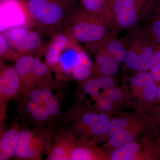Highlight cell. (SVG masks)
<instances>
[{
  "label": "cell",
  "instance_id": "cell-1",
  "mask_svg": "<svg viewBox=\"0 0 160 160\" xmlns=\"http://www.w3.org/2000/svg\"><path fill=\"white\" fill-rule=\"evenodd\" d=\"M65 124L72 122L67 130L75 137L92 138L96 142L108 139L111 119L108 113L87 109L76 104L67 109L60 118Z\"/></svg>",
  "mask_w": 160,
  "mask_h": 160
},
{
  "label": "cell",
  "instance_id": "cell-2",
  "mask_svg": "<svg viewBox=\"0 0 160 160\" xmlns=\"http://www.w3.org/2000/svg\"><path fill=\"white\" fill-rule=\"evenodd\" d=\"M56 125L53 123L46 128L28 126L22 128L13 158L19 160H41L48 155L53 142Z\"/></svg>",
  "mask_w": 160,
  "mask_h": 160
},
{
  "label": "cell",
  "instance_id": "cell-3",
  "mask_svg": "<svg viewBox=\"0 0 160 160\" xmlns=\"http://www.w3.org/2000/svg\"><path fill=\"white\" fill-rule=\"evenodd\" d=\"M29 22L43 32H53L67 20L68 9L58 0H23Z\"/></svg>",
  "mask_w": 160,
  "mask_h": 160
},
{
  "label": "cell",
  "instance_id": "cell-4",
  "mask_svg": "<svg viewBox=\"0 0 160 160\" xmlns=\"http://www.w3.org/2000/svg\"><path fill=\"white\" fill-rule=\"evenodd\" d=\"M76 15L67 21L66 30L76 42L93 45L106 37V27L100 17L83 13Z\"/></svg>",
  "mask_w": 160,
  "mask_h": 160
},
{
  "label": "cell",
  "instance_id": "cell-5",
  "mask_svg": "<svg viewBox=\"0 0 160 160\" xmlns=\"http://www.w3.org/2000/svg\"><path fill=\"white\" fill-rule=\"evenodd\" d=\"M14 66L21 80L22 96L39 83L52 78L53 70L35 56L21 55L15 62Z\"/></svg>",
  "mask_w": 160,
  "mask_h": 160
},
{
  "label": "cell",
  "instance_id": "cell-6",
  "mask_svg": "<svg viewBox=\"0 0 160 160\" xmlns=\"http://www.w3.org/2000/svg\"><path fill=\"white\" fill-rule=\"evenodd\" d=\"M145 116L131 115L127 126L118 133L108 138L106 146L112 149L144 137L158 136L160 131L154 120L152 117Z\"/></svg>",
  "mask_w": 160,
  "mask_h": 160
},
{
  "label": "cell",
  "instance_id": "cell-7",
  "mask_svg": "<svg viewBox=\"0 0 160 160\" xmlns=\"http://www.w3.org/2000/svg\"><path fill=\"white\" fill-rule=\"evenodd\" d=\"M108 153V160H160V141L151 136L125 144Z\"/></svg>",
  "mask_w": 160,
  "mask_h": 160
},
{
  "label": "cell",
  "instance_id": "cell-8",
  "mask_svg": "<svg viewBox=\"0 0 160 160\" xmlns=\"http://www.w3.org/2000/svg\"><path fill=\"white\" fill-rule=\"evenodd\" d=\"M21 80L14 66L0 62V129H6L7 106L10 101L18 100L21 95Z\"/></svg>",
  "mask_w": 160,
  "mask_h": 160
},
{
  "label": "cell",
  "instance_id": "cell-9",
  "mask_svg": "<svg viewBox=\"0 0 160 160\" xmlns=\"http://www.w3.org/2000/svg\"><path fill=\"white\" fill-rule=\"evenodd\" d=\"M153 0H109L104 13L112 14L118 26L129 29L138 22L143 9H147Z\"/></svg>",
  "mask_w": 160,
  "mask_h": 160
},
{
  "label": "cell",
  "instance_id": "cell-10",
  "mask_svg": "<svg viewBox=\"0 0 160 160\" xmlns=\"http://www.w3.org/2000/svg\"><path fill=\"white\" fill-rule=\"evenodd\" d=\"M132 94L140 102L152 109L157 98L158 85L149 72H139L129 79Z\"/></svg>",
  "mask_w": 160,
  "mask_h": 160
},
{
  "label": "cell",
  "instance_id": "cell-11",
  "mask_svg": "<svg viewBox=\"0 0 160 160\" xmlns=\"http://www.w3.org/2000/svg\"><path fill=\"white\" fill-rule=\"evenodd\" d=\"M108 160L107 152L98 147L97 142L71 134L69 160Z\"/></svg>",
  "mask_w": 160,
  "mask_h": 160
},
{
  "label": "cell",
  "instance_id": "cell-12",
  "mask_svg": "<svg viewBox=\"0 0 160 160\" xmlns=\"http://www.w3.org/2000/svg\"><path fill=\"white\" fill-rule=\"evenodd\" d=\"M1 31L29 22L24 1L1 0Z\"/></svg>",
  "mask_w": 160,
  "mask_h": 160
},
{
  "label": "cell",
  "instance_id": "cell-13",
  "mask_svg": "<svg viewBox=\"0 0 160 160\" xmlns=\"http://www.w3.org/2000/svg\"><path fill=\"white\" fill-rule=\"evenodd\" d=\"M73 41L74 40L66 30L56 32L46 46L44 62L54 70L57 66L63 50Z\"/></svg>",
  "mask_w": 160,
  "mask_h": 160
},
{
  "label": "cell",
  "instance_id": "cell-14",
  "mask_svg": "<svg viewBox=\"0 0 160 160\" xmlns=\"http://www.w3.org/2000/svg\"><path fill=\"white\" fill-rule=\"evenodd\" d=\"M18 115L9 128L0 134V160H8L14 157L22 128Z\"/></svg>",
  "mask_w": 160,
  "mask_h": 160
},
{
  "label": "cell",
  "instance_id": "cell-15",
  "mask_svg": "<svg viewBox=\"0 0 160 160\" xmlns=\"http://www.w3.org/2000/svg\"><path fill=\"white\" fill-rule=\"evenodd\" d=\"M82 49L74 40L63 50L57 66L54 69L56 72L58 80L66 76L71 75L74 67L80 63Z\"/></svg>",
  "mask_w": 160,
  "mask_h": 160
},
{
  "label": "cell",
  "instance_id": "cell-16",
  "mask_svg": "<svg viewBox=\"0 0 160 160\" xmlns=\"http://www.w3.org/2000/svg\"><path fill=\"white\" fill-rule=\"evenodd\" d=\"M46 47L41 33L29 29L19 42L12 47L20 55H31L40 58V55L44 53Z\"/></svg>",
  "mask_w": 160,
  "mask_h": 160
},
{
  "label": "cell",
  "instance_id": "cell-17",
  "mask_svg": "<svg viewBox=\"0 0 160 160\" xmlns=\"http://www.w3.org/2000/svg\"><path fill=\"white\" fill-rule=\"evenodd\" d=\"M71 134L65 130L55 131L51 150L46 160H69Z\"/></svg>",
  "mask_w": 160,
  "mask_h": 160
},
{
  "label": "cell",
  "instance_id": "cell-18",
  "mask_svg": "<svg viewBox=\"0 0 160 160\" xmlns=\"http://www.w3.org/2000/svg\"><path fill=\"white\" fill-rule=\"evenodd\" d=\"M147 12L149 19L146 34L155 48H160V0H153Z\"/></svg>",
  "mask_w": 160,
  "mask_h": 160
},
{
  "label": "cell",
  "instance_id": "cell-19",
  "mask_svg": "<svg viewBox=\"0 0 160 160\" xmlns=\"http://www.w3.org/2000/svg\"><path fill=\"white\" fill-rule=\"evenodd\" d=\"M138 55L137 66L136 71L139 72H149L150 63L155 46L148 38L146 43L144 42L135 43L132 47Z\"/></svg>",
  "mask_w": 160,
  "mask_h": 160
},
{
  "label": "cell",
  "instance_id": "cell-20",
  "mask_svg": "<svg viewBox=\"0 0 160 160\" xmlns=\"http://www.w3.org/2000/svg\"><path fill=\"white\" fill-rule=\"evenodd\" d=\"M17 101L18 115L22 119L24 126H27L30 116L40 106L37 103L32 102L25 96L21 97Z\"/></svg>",
  "mask_w": 160,
  "mask_h": 160
},
{
  "label": "cell",
  "instance_id": "cell-21",
  "mask_svg": "<svg viewBox=\"0 0 160 160\" xmlns=\"http://www.w3.org/2000/svg\"><path fill=\"white\" fill-rule=\"evenodd\" d=\"M53 123L54 122L47 109L45 107H40L30 116L27 126L31 124L35 127L46 128Z\"/></svg>",
  "mask_w": 160,
  "mask_h": 160
},
{
  "label": "cell",
  "instance_id": "cell-22",
  "mask_svg": "<svg viewBox=\"0 0 160 160\" xmlns=\"http://www.w3.org/2000/svg\"><path fill=\"white\" fill-rule=\"evenodd\" d=\"M20 55L14 50L7 42L4 35L0 34V59L1 61L15 62Z\"/></svg>",
  "mask_w": 160,
  "mask_h": 160
},
{
  "label": "cell",
  "instance_id": "cell-23",
  "mask_svg": "<svg viewBox=\"0 0 160 160\" xmlns=\"http://www.w3.org/2000/svg\"><path fill=\"white\" fill-rule=\"evenodd\" d=\"M83 11L87 14L100 17L104 14L106 5L99 0H81Z\"/></svg>",
  "mask_w": 160,
  "mask_h": 160
},
{
  "label": "cell",
  "instance_id": "cell-24",
  "mask_svg": "<svg viewBox=\"0 0 160 160\" xmlns=\"http://www.w3.org/2000/svg\"><path fill=\"white\" fill-rule=\"evenodd\" d=\"M130 116V115H122L111 119L108 132V138L125 129L129 122Z\"/></svg>",
  "mask_w": 160,
  "mask_h": 160
},
{
  "label": "cell",
  "instance_id": "cell-25",
  "mask_svg": "<svg viewBox=\"0 0 160 160\" xmlns=\"http://www.w3.org/2000/svg\"><path fill=\"white\" fill-rule=\"evenodd\" d=\"M82 82L83 91L86 94L90 95L93 99L101 96L100 91L102 89L98 78H92Z\"/></svg>",
  "mask_w": 160,
  "mask_h": 160
},
{
  "label": "cell",
  "instance_id": "cell-26",
  "mask_svg": "<svg viewBox=\"0 0 160 160\" xmlns=\"http://www.w3.org/2000/svg\"><path fill=\"white\" fill-rule=\"evenodd\" d=\"M149 72L158 85L160 84V48H155Z\"/></svg>",
  "mask_w": 160,
  "mask_h": 160
},
{
  "label": "cell",
  "instance_id": "cell-27",
  "mask_svg": "<svg viewBox=\"0 0 160 160\" xmlns=\"http://www.w3.org/2000/svg\"><path fill=\"white\" fill-rule=\"evenodd\" d=\"M92 69L79 64L74 67L72 72V78L78 82H84L92 78Z\"/></svg>",
  "mask_w": 160,
  "mask_h": 160
},
{
  "label": "cell",
  "instance_id": "cell-28",
  "mask_svg": "<svg viewBox=\"0 0 160 160\" xmlns=\"http://www.w3.org/2000/svg\"><path fill=\"white\" fill-rule=\"evenodd\" d=\"M117 62L112 58L102 66H99V70L102 75L112 76L116 74L119 70Z\"/></svg>",
  "mask_w": 160,
  "mask_h": 160
},
{
  "label": "cell",
  "instance_id": "cell-29",
  "mask_svg": "<svg viewBox=\"0 0 160 160\" xmlns=\"http://www.w3.org/2000/svg\"><path fill=\"white\" fill-rule=\"evenodd\" d=\"M94 100L96 102L97 109L98 111L108 113L113 108L114 103L107 97L103 96L96 98Z\"/></svg>",
  "mask_w": 160,
  "mask_h": 160
},
{
  "label": "cell",
  "instance_id": "cell-30",
  "mask_svg": "<svg viewBox=\"0 0 160 160\" xmlns=\"http://www.w3.org/2000/svg\"><path fill=\"white\" fill-rule=\"evenodd\" d=\"M98 79L102 90L103 91L102 94L114 87L115 84V81L111 76L102 75L99 77H98Z\"/></svg>",
  "mask_w": 160,
  "mask_h": 160
},
{
  "label": "cell",
  "instance_id": "cell-31",
  "mask_svg": "<svg viewBox=\"0 0 160 160\" xmlns=\"http://www.w3.org/2000/svg\"><path fill=\"white\" fill-rule=\"evenodd\" d=\"M103 96L107 97L114 103L120 102L122 98L123 92L119 88L113 87L106 92L102 93L101 96Z\"/></svg>",
  "mask_w": 160,
  "mask_h": 160
},
{
  "label": "cell",
  "instance_id": "cell-32",
  "mask_svg": "<svg viewBox=\"0 0 160 160\" xmlns=\"http://www.w3.org/2000/svg\"><path fill=\"white\" fill-rule=\"evenodd\" d=\"M124 48V44L122 41L119 40H112L107 45L106 52L112 57L115 53Z\"/></svg>",
  "mask_w": 160,
  "mask_h": 160
},
{
  "label": "cell",
  "instance_id": "cell-33",
  "mask_svg": "<svg viewBox=\"0 0 160 160\" xmlns=\"http://www.w3.org/2000/svg\"><path fill=\"white\" fill-rule=\"evenodd\" d=\"M80 64L90 69H93L94 67L91 58L86 52L84 51L82 49L81 50Z\"/></svg>",
  "mask_w": 160,
  "mask_h": 160
},
{
  "label": "cell",
  "instance_id": "cell-34",
  "mask_svg": "<svg viewBox=\"0 0 160 160\" xmlns=\"http://www.w3.org/2000/svg\"><path fill=\"white\" fill-rule=\"evenodd\" d=\"M150 111L152 112V117L158 126H159L160 128V105L153 107Z\"/></svg>",
  "mask_w": 160,
  "mask_h": 160
},
{
  "label": "cell",
  "instance_id": "cell-35",
  "mask_svg": "<svg viewBox=\"0 0 160 160\" xmlns=\"http://www.w3.org/2000/svg\"><path fill=\"white\" fill-rule=\"evenodd\" d=\"M127 49H125V48H123L120 51H118L116 53H115L112 57L118 63H121L124 62L126 59V54H127Z\"/></svg>",
  "mask_w": 160,
  "mask_h": 160
},
{
  "label": "cell",
  "instance_id": "cell-36",
  "mask_svg": "<svg viewBox=\"0 0 160 160\" xmlns=\"http://www.w3.org/2000/svg\"><path fill=\"white\" fill-rule=\"evenodd\" d=\"M68 9L74 5L77 0H58Z\"/></svg>",
  "mask_w": 160,
  "mask_h": 160
},
{
  "label": "cell",
  "instance_id": "cell-37",
  "mask_svg": "<svg viewBox=\"0 0 160 160\" xmlns=\"http://www.w3.org/2000/svg\"><path fill=\"white\" fill-rule=\"evenodd\" d=\"M160 105V84L158 85V93L157 98L156 102V106H159Z\"/></svg>",
  "mask_w": 160,
  "mask_h": 160
}]
</instances>
